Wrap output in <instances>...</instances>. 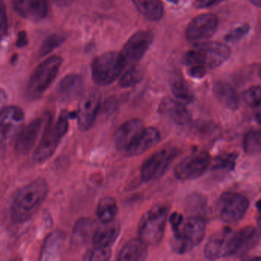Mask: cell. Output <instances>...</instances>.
Segmentation results:
<instances>
[{"instance_id": "cell-42", "label": "cell", "mask_w": 261, "mask_h": 261, "mask_svg": "<svg viewBox=\"0 0 261 261\" xmlns=\"http://www.w3.org/2000/svg\"><path fill=\"white\" fill-rule=\"evenodd\" d=\"M183 216L181 214L178 213V212H174L169 217V223H170L171 227H172V230H173L174 233H177L179 232L180 229H181V225H182Z\"/></svg>"}, {"instance_id": "cell-17", "label": "cell", "mask_w": 261, "mask_h": 261, "mask_svg": "<svg viewBox=\"0 0 261 261\" xmlns=\"http://www.w3.org/2000/svg\"><path fill=\"white\" fill-rule=\"evenodd\" d=\"M140 119H131L120 125L114 133V143L119 150H125L144 129Z\"/></svg>"}, {"instance_id": "cell-6", "label": "cell", "mask_w": 261, "mask_h": 261, "mask_svg": "<svg viewBox=\"0 0 261 261\" xmlns=\"http://www.w3.org/2000/svg\"><path fill=\"white\" fill-rule=\"evenodd\" d=\"M178 152L176 147L166 146L152 154L144 162L140 169L143 181H153L163 176L178 156Z\"/></svg>"}, {"instance_id": "cell-24", "label": "cell", "mask_w": 261, "mask_h": 261, "mask_svg": "<svg viewBox=\"0 0 261 261\" xmlns=\"http://www.w3.org/2000/svg\"><path fill=\"white\" fill-rule=\"evenodd\" d=\"M214 94L220 103L228 109L238 110L241 103L236 90L227 82H218L214 85Z\"/></svg>"}, {"instance_id": "cell-2", "label": "cell", "mask_w": 261, "mask_h": 261, "mask_svg": "<svg viewBox=\"0 0 261 261\" xmlns=\"http://www.w3.org/2000/svg\"><path fill=\"white\" fill-rule=\"evenodd\" d=\"M169 214L167 204H159L151 207L139 222V238L147 246L160 244L164 236Z\"/></svg>"}, {"instance_id": "cell-29", "label": "cell", "mask_w": 261, "mask_h": 261, "mask_svg": "<svg viewBox=\"0 0 261 261\" xmlns=\"http://www.w3.org/2000/svg\"><path fill=\"white\" fill-rule=\"evenodd\" d=\"M171 90L172 94L178 101L184 105L192 103L194 95L186 81L179 74H174L170 81Z\"/></svg>"}, {"instance_id": "cell-25", "label": "cell", "mask_w": 261, "mask_h": 261, "mask_svg": "<svg viewBox=\"0 0 261 261\" xmlns=\"http://www.w3.org/2000/svg\"><path fill=\"white\" fill-rule=\"evenodd\" d=\"M147 247L140 238L132 240L120 250L117 259L120 261L144 260L147 257Z\"/></svg>"}, {"instance_id": "cell-44", "label": "cell", "mask_w": 261, "mask_h": 261, "mask_svg": "<svg viewBox=\"0 0 261 261\" xmlns=\"http://www.w3.org/2000/svg\"><path fill=\"white\" fill-rule=\"evenodd\" d=\"M103 108H105V111H106L107 113L114 112V111L117 109V100L114 98V97L108 99V100L105 102Z\"/></svg>"}, {"instance_id": "cell-3", "label": "cell", "mask_w": 261, "mask_h": 261, "mask_svg": "<svg viewBox=\"0 0 261 261\" xmlns=\"http://www.w3.org/2000/svg\"><path fill=\"white\" fill-rule=\"evenodd\" d=\"M69 113L62 111L57 120L54 123H48L42 135V140L35 151L33 159L38 163H44L56 152L62 139L64 138L69 128L68 122Z\"/></svg>"}, {"instance_id": "cell-12", "label": "cell", "mask_w": 261, "mask_h": 261, "mask_svg": "<svg viewBox=\"0 0 261 261\" xmlns=\"http://www.w3.org/2000/svg\"><path fill=\"white\" fill-rule=\"evenodd\" d=\"M153 41V34L149 30L134 33L123 45L120 51L126 65H135L143 59Z\"/></svg>"}, {"instance_id": "cell-27", "label": "cell", "mask_w": 261, "mask_h": 261, "mask_svg": "<svg viewBox=\"0 0 261 261\" xmlns=\"http://www.w3.org/2000/svg\"><path fill=\"white\" fill-rule=\"evenodd\" d=\"M64 240L65 235L62 232L54 231L50 233L44 242L40 259L42 260L57 259Z\"/></svg>"}, {"instance_id": "cell-7", "label": "cell", "mask_w": 261, "mask_h": 261, "mask_svg": "<svg viewBox=\"0 0 261 261\" xmlns=\"http://www.w3.org/2000/svg\"><path fill=\"white\" fill-rule=\"evenodd\" d=\"M250 206L248 198L237 192H225L218 200L217 212L224 222L236 223L241 221Z\"/></svg>"}, {"instance_id": "cell-11", "label": "cell", "mask_w": 261, "mask_h": 261, "mask_svg": "<svg viewBox=\"0 0 261 261\" xmlns=\"http://www.w3.org/2000/svg\"><path fill=\"white\" fill-rule=\"evenodd\" d=\"M259 236V230L253 226H247L237 233H232L227 244V256H244L256 247Z\"/></svg>"}, {"instance_id": "cell-48", "label": "cell", "mask_w": 261, "mask_h": 261, "mask_svg": "<svg viewBox=\"0 0 261 261\" xmlns=\"http://www.w3.org/2000/svg\"><path fill=\"white\" fill-rule=\"evenodd\" d=\"M53 3L57 4L59 6H65L68 5L69 2H71V0H51Z\"/></svg>"}, {"instance_id": "cell-45", "label": "cell", "mask_w": 261, "mask_h": 261, "mask_svg": "<svg viewBox=\"0 0 261 261\" xmlns=\"http://www.w3.org/2000/svg\"><path fill=\"white\" fill-rule=\"evenodd\" d=\"M28 42V39H27V35L25 32L22 31L19 33L18 36L17 42H16V45L19 48L25 46Z\"/></svg>"}, {"instance_id": "cell-16", "label": "cell", "mask_w": 261, "mask_h": 261, "mask_svg": "<svg viewBox=\"0 0 261 261\" xmlns=\"http://www.w3.org/2000/svg\"><path fill=\"white\" fill-rule=\"evenodd\" d=\"M159 113L174 123L184 126L190 123L192 115L186 105L177 100L166 97L159 107Z\"/></svg>"}, {"instance_id": "cell-34", "label": "cell", "mask_w": 261, "mask_h": 261, "mask_svg": "<svg viewBox=\"0 0 261 261\" xmlns=\"http://www.w3.org/2000/svg\"><path fill=\"white\" fill-rule=\"evenodd\" d=\"M237 157L234 153H224L216 157L212 164V169L216 171H230L234 169Z\"/></svg>"}, {"instance_id": "cell-22", "label": "cell", "mask_w": 261, "mask_h": 261, "mask_svg": "<svg viewBox=\"0 0 261 261\" xmlns=\"http://www.w3.org/2000/svg\"><path fill=\"white\" fill-rule=\"evenodd\" d=\"M83 79L79 74H71L64 77L57 87V93L62 100L65 101L74 100L84 92Z\"/></svg>"}, {"instance_id": "cell-41", "label": "cell", "mask_w": 261, "mask_h": 261, "mask_svg": "<svg viewBox=\"0 0 261 261\" xmlns=\"http://www.w3.org/2000/svg\"><path fill=\"white\" fill-rule=\"evenodd\" d=\"M197 126V131L198 134H203L206 136H213L218 134V129L216 126H214L212 123H200Z\"/></svg>"}, {"instance_id": "cell-32", "label": "cell", "mask_w": 261, "mask_h": 261, "mask_svg": "<svg viewBox=\"0 0 261 261\" xmlns=\"http://www.w3.org/2000/svg\"><path fill=\"white\" fill-rule=\"evenodd\" d=\"M143 75V68L135 64L120 77L119 85L123 88H131L141 82Z\"/></svg>"}, {"instance_id": "cell-39", "label": "cell", "mask_w": 261, "mask_h": 261, "mask_svg": "<svg viewBox=\"0 0 261 261\" xmlns=\"http://www.w3.org/2000/svg\"><path fill=\"white\" fill-rule=\"evenodd\" d=\"M250 30V25H247H247H241L240 27H236L226 35V42H231V43L238 42L248 34Z\"/></svg>"}, {"instance_id": "cell-35", "label": "cell", "mask_w": 261, "mask_h": 261, "mask_svg": "<svg viewBox=\"0 0 261 261\" xmlns=\"http://www.w3.org/2000/svg\"><path fill=\"white\" fill-rule=\"evenodd\" d=\"M65 39H66V38L62 36V35L53 34L48 36L44 41L43 44H42L40 49H39V56H40V57H43V56L49 54L53 50L60 46L65 42Z\"/></svg>"}, {"instance_id": "cell-26", "label": "cell", "mask_w": 261, "mask_h": 261, "mask_svg": "<svg viewBox=\"0 0 261 261\" xmlns=\"http://www.w3.org/2000/svg\"><path fill=\"white\" fill-rule=\"evenodd\" d=\"M134 6L146 19L160 21L164 15V6L162 0H134Z\"/></svg>"}, {"instance_id": "cell-49", "label": "cell", "mask_w": 261, "mask_h": 261, "mask_svg": "<svg viewBox=\"0 0 261 261\" xmlns=\"http://www.w3.org/2000/svg\"><path fill=\"white\" fill-rule=\"evenodd\" d=\"M250 1L253 3L254 5H256V7H259L260 6V1L259 0H250Z\"/></svg>"}, {"instance_id": "cell-5", "label": "cell", "mask_w": 261, "mask_h": 261, "mask_svg": "<svg viewBox=\"0 0 261 261\" xmlns=\"http://www.w3.org/2000/svg\"><path fill=\"white\" fill-rule=\"evenodd\" d=\"M62 59L53 56L45 59L35 68L27 88V95L31 100H37L54 82L62 66Z\"/></svg>"}, {"instance_id": "cell-15", "label": "cell", "mask_w": 261, "mask_h": 261, "mask_svg": "<svg viewBox=\"0 0 261 261\" xmlns=\"http://www.w3.org/2000/svg\"><path fill=\"white\" fill-rule=\"evenodd\" d=\"M195 48L199 53L201 64L206 68L221 66L230 57L228 45L218 42H206L198 44Z\"/></svg>"}, {"instance_id": "cell-33", "label": "cell", "mask_w": 261, "mask_h": 261, "mask_svg": "<svg viewBox=\"0 0 261 261\" xmlns=\"http://www.w3.org/2000/svg\"><path fill=\"white\" fill-rule=\"evenodd\" d=\"M243 147L248 155H257L260 152L261 137L259 130H250L245 134Z\"/></svg>"}, {"instance_id": "cell-43", "label": "cell", "mask_w": 261, "mask_h": 261, "mask_svg": "<svg viewBox=\"0 0 261 261\" xmlns=\"http://www.w3.org/2000/svg\"><path fill=\"white\" fill-rule=\"evenodd\" d=\"M205 67L201 66V65H196V66L191 67L189 71V75L191 77H194V79H202L204 77L206 74Z\"/></svg>"}, {"instance_id": "cell-4", "label": "cell", "mask_w": 261, "mask_h": 261, "mask_svg": "<svg viewBox=\"0 0 261 261\" xmlns=\"http://www.w3.org/2000/svg\"><path fill=\"white\" fill-rule=\"evenodd\" d=\"M118 51H108L97 56L91 64V75L96 85L108 86L115 82L126 66Z\"/></svg>"}, {"instance_id": "cell-50", "label": "cell", "mask_w": 261, "mask_h": 261, "mask_svg": "<svg viewBox=\"0 0 261 261\" xmlns=\"http://www.w3.org/2000/svg\"><path fill=\"white\" fill-rule=\"evenodd\" d=\"M168 1L172 3V4H177L178 2V0H168Z\"/></svg>"}, {"instance_id": "cell-28", "label": "cell", "mask_w": 261, "mask_h": 261, "mask_svg": "<svg viewBox=\"0 0 261 261\" xmlns=\"http://www.w3.org/2000/svg\"><path fill=\"white\" fill-rule=\"evenodd\" d=\"M118 212L117 201L112 197L102 198L97 204L96 215L100 222L109 223L114 221Z\"/></svg>"}, {"instance_id": "cell-46", "label": "cell", "mask_w": 261, "mask_h": 261, "mask_svg": "<svg viewBox=\"0 0 261 261\" xmlns=\"http://www.w3.org/2000/svg\"><path fill=\"white\" fill-rule=\"evenodd\" d=\"M7 100H8V97L5 90L0 88V112L5 108Z\"/></svg>"}, {"instance_id": "cell-36", "label": "cell", "mask_w": 261, "mask_h": 261, "mask_svg": "<svg viewBox=\"0 0 261 261\" xmlns=\"http://www.w3.org/2000/svg\"><path fill=\"white\" fill-rule=\"evenodd\" d=\"M243 100L246 105L253 108H260L261 88L260 86H253L244 91Z\"/></svg>"}, {"instance_id": "cell-30", "label": "cell", "mask_w": 261, "mask_h": 261, "mask_svg": "<svg viewBox=\"0 0 261 261\" xmlns=\"http://www.w3.org/2000/svg\"><path fill=\"white\" fill-rule=\"evenodd\" d=\"M95 221L91 218H83L79 219L74 225L73 237L79 242L84 243L92 238L94 230L97 228Z\"/></svg>"}, {"instance_id": "cell-37", "label": "cell", "mask_w": 261, "mask_h": 261, "mask_svg": "<svg viewBox=\"0 0 261 261\" xmlns=\"http://www.w3.org/2000/svg\"><path fill=\"white\" fill-rule=\"evenodd\" d=\"M111 250L110 247H94L85 255V259L91 261H108L111 258Z\"/></svg>"}, {"instance_id": "cell-10", "label": "cell", "mask_w": 261, "mask_h": 261, "mask_svg": "<svg viewBox=\"0 0 261 261\" xmlns=\"http://www.w3.org/2000/svg\"><path fill=\"white\" fill-rule=\"evenodd\" d=\"M101 108V94L96 88L88 90L81 97L77 111V123L80 130H89L95 123Z\"/></svg>"}, {"instance_id": "cell-20", "label": "cell", "mask_w": 261, "mask_h": 261, "mask_svg": "<svg viewBox=\"0 0 261 261\" xmlns=\"http://www.w3.org/2000/svg\"><path fill=\"white\" fill-rule=\"evenodd\" d=\"M206 228V218L198 215H189V218L183 221L178 233H181L194 247L204 240Z\"/></svg>"}, {"instance_id": "cell-23", "label": "cell", "mask_w": 261, "mask_h": 261, "mask_svg": "<svg viewBox=\"0 0 261 261\" xmlns=\"http://www.w3.org/2000/svg\"><path fill=\"white\" fill-rule=\"evenodd\" d=\"M120 233V225L114 221L105 223L100 227H97L93 233L91 241L94 247H111Z\"/></svg>"}, {"instance_id": "cell-47", "label": "cell", "mask_w": 261, "mask_h": 261, "mask_svg": "<svg viewBox=\"0 0 261 261\" xmlns=\"http://www.w3.org/2000/svg\"><path fill=\"white\" fill-rule=\"evenodd\" d=\"M218 0H197L196 5L198 8H207L217 2Z\"/></svg>"}, {"instance_id": "cell-19", "label": "cell", "mask_w": 261, "mask_h": 261, "mask_svg": "<svg viewBox=\"0 0 261 261\" xmlns=\"http://www.w3.org/2000/svg\"><path fill=\"white\" fill-rule=\"evenodd\" d=\"M18 14L33 22H39L48 14L47 0H13Z\"/></svg>"}, {"instance_id": "cell-21", "label": "cell", "mask_w": 261, "mask_h": 261, "mask_svg": "<svg viewBox=\"0 0 261 261\" xmlns=\"http://www.w3.org/2000/svg\"><path fill=\"white\" fill-rule=\"evenodd\" d=\"M232 230L224 228L211 237L204 250V257L207 259H218L227 256V244Z\"/></svg>"}, {"instance_id": "cell-8", "label": "cell", "mask_w": 261, "mask_h": 261, "mask_svg": "<svg viewBox=\"0 0 261 261\" xmlns=\"http://www.w3.org/2000/svg\"><path fill=\"white\" fill-rule=\"evenodd\" d=\"M24 120L25 114L19 107H5L0 112V149L10 146L17 137Z\"/></svg>"}, {"instance_id": "cell-38", "label": "cell", "mask_w": 261, "mask_h": 261, "mask_svg": "<svg viewBox=\"0 0 261 261\" xmlns=\"http://www.w3.org/2000/svg\"><path fill=\"white\" fill-rule=\"evenodd\" d=\"M170 244L172 250L179 254L187 253L193 248V247L186 241V238L179 233H174Z\"/></svg>"}, {"instance_id": "cell-1", "label": "cell", "mask_w": 261, "mask_h": 261, "mask_svg": "<svg viewBox=\"0 0 261 261\" xmlns=\"http://www.w3.org/2000/svg\"><path fill=\"white\" fill-rule=\"evenodd\" d=\"M48 193V183L37 178L18 192L11 206L12 221L15 224L28 221L40 208Z\"/></svg>"}, {"instance_id": "cell-31", "label": "cell", "mask_w": 261, "mask_h": 261, "mask_svg": "<svg viewBox=\"0 0 261 261\" xmlns=\"http://www.w3.org/2000/svg\"><path fill=\"white\" fill-rule=\"evenodd\" d=\"M186 209L189 215H198L206 218L207 204L205 197L198 193L189 195L186 201Z\"/></svg>"}, {"instance_id": "cell-18", "label": "cell", "mask_w": 261, "mask_h": 261, "mask_svg": "<svg viewBox=\"0 0 261 261\" xmlns=\"http://www.w3.org/2000/svg\"><path fill=\"white\" fill-rule=\"evenodd\" d=\"M160 140L161 134L156 128H144L124 151L128 156H137L156 146Z\"/></svg>"}, {"instance_id": "cell-13", "label": "cell", "mask_w": 261, "mask_h": 261, "mask_svg": "<svg viewBox=\"0 0 261 261\" xmlns=\"http://www.w3.org/2000/svg\"><path fill=\"white\" fill-rule=\"evenodd\" d=\"M49 119L45 115L30 122L19 131L15 143V149L19 155H27L34 147L42 132H44V126L48 125ZM46 127V126H45Z\"/></svg>"}, {"instance_id": "cell-40", "label": "cell", "mask_w": 261, "mask_h": 261, "mask_svg": "<svg viewBox=\"0 0 261 261\" xmlns=\"http://www.w3.org/2000/svg\"><path fill=\"white\" fill-rule=\"evenodd\" d=\"M9 31L8 16L4 0H0V41L4 40Z\"/></svg>"}, {"instance_id": "cell-14", "label": "cell", "mask_w": 261, "mask_h": 261, "mask_svg": "<svg viewBox=\"0 0 261 261\" xmlns=\"http://www.w3.org/2000/svg\"><path fill=\"white\" fill-rule=\"evenodd\" d=\"M218 25V19L216 15L204 13L194 18L186 31V39L191 42H198L212 37Z\"/></svg>"}, {"instance_id": "cell-9", "label": "cell", "mask_w": 261, "mask_h": 261, "mask_svg": "<svg viewBox=\"0 0 261 261\" xmlns=\"http://www.w3.org/2000/svg\"><path fill=\"white\" fill-rule=\"evenodd\" d=\"M211 157L205 151H196L183 159L174 169L175 176L181 181H189L201 176L211 165Z\"/></svg>"}]
</instances>
